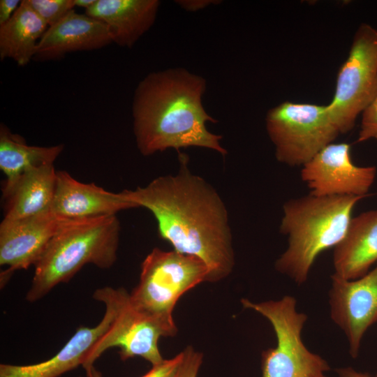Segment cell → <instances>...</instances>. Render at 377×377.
Returning a JSON list of instances; mask_svg holds the SVG:
<instances>
[{
	"instance_id": "obj_13",
	"label": "cell",
	"mask_w": 377,
	"mask_h": 377,
	"mask_svg": "<svg viewBox=\"0 0 377 377\" xmlns=\"http://www.w3.org/2000/svg\"><path fill=\"white\" fill-rule=\"evenodd\" d=\"M135 207L124 191L110 192L94 183L80 182L64 170L57 171L50 210L59 217L82 219L116 215L119 211Z\"/></svg>"
},
{
	"instance_id": "obj_5",
	"label": "cell",
	"mask_w": 377,
	"mask_h": 377,
	"mask_svg": "<svg viewBox=\"0 0 377 377\" xmlns=\"http://www.w3.org/2000/svg\"><path fill=\"white\" fill-rule=\"evenodd\" d=\"M208 276L207 266L198 257L154 248L142 263L130 302L138 311L176 327L172 312L177 302Z\"/></svg>"
},
{
	"instance_id": "obj_21",
	"label": "cell",
	"mask_w": 377,
	"mask_h": 377,
	"mask_svg": "<svg viewBox=\"0 0 377 377\" xmlns=\"http://www.w3.org/2000/svg\"><path fill=\"white\" fill-rule=\"evenodd\" d=\"M34 12L47 24L52 26L74 10V0H27Z\"/></svg>"
},
{
	"instance_id": "obj_12",
	"label": "cell",
	"mask_w": 377,
	"mask_h": 377,
	"mask_svg": "<svg viewBox=\"0 0 377 377\" xmlns=\"http://www.w3.org/2000/svg\"><path fill=\"white\" fill-rule=\"evenodd\" d=\"M50 210L20 219H3L0 224V265L3 286L12 274L37 263L47 246L68 221Z\"/></svg>"
},
{
	"instance_id": "obj_8",
	"label": "cell",
	"mask_w": 377,
	"mask_h": 377,
	"mask_svg": "<svg viewBox=\"0 0 377 377\" xmlns=\"http://www.w3.org/2000/svg\"><path fill=\"white\" fill-rule=\"evenodd\" d=\"M95 291L112 302L114 317L82 365L86 374L94 367V362L113 347L119 348L122 360L140 357L152 365L161 362L164 359L158 348V340L162 337L175 335L177 327L166 325L138 311L131 305L130 293L124 288L107 286Z\"/></svg>"
},
{
	"instance_id": "obj_26",
	"label": "cell",
	"mask_w": 377,
	"mask_h": 377,
	"mask_svg": "<svg viewBox=\"0 0 377 377\" xmlns=\"http://www.w3.org/2000/svg\"><path fill=\"white\" fill-rule=\"evenodd\" d=\"M217 2L214 0H180L176 1L182 8L188 11L199 10Z\"/></svg>"
},
{
	"instance_id": "obj_27",
	"label": "cell",
	"mask_w": 377,
	"mask_h": 377,
	"mask_svg": "<svg viewBox=\"0 0 377 377\" xmlns=\"http://www.w3.org/2000/svg\"><path fill=\"white\" fill-rule=\"evenodd\" d=\"M337 372V377H377V374L371 376L367 373L357 371L351 367L338 369Z\"/></svg>"
},
{
	"instance_id": "obj_15",
	"label": "cell",
	"mask_w": 377,
	"mask_h": 377,
	"mask_svg": "<svg viewBox=\"0 0 377 377\" xmlns=\"http://www.w3.org/2000/svg\"><path fill=\"white\" fill-rule=\"evenodd\" d=\"M112 43L109 30L103 22L73 10L47 27L38 43L34 59H59L69 52L100 49Z\"/></svg>"
},
{
	"instance_id": "obj_14",
	"label": "cell",
	"mask_w": 377,
	"mask_h": 377,
	"mask_svg": "<svg viewBox=\"0 0 377 377\" xmlns=\"http://www.w3.org/2000/svg\"><path fill=\"white\" fill-rule=\"evenodd\" d=\"M98 302L105 306L101 322L93 327H80L54 356L36 364H0V377H59L84 364L88 355L110 326L114 317V308L106 297Z\"/></svg>"
},
{
	"instance_id": "obj_16",
	"label": "cell",
	"mask_w": 377,
	"mask_h": 377,
	"mask_svg": "<svg viewBox=\"0 0 377 377\" xmlns=\"http://www.w3.org/2000/svg\"><path fill=\"white\" fill-rule=\"evenodd\" d=\"M377 261V209L353 216L342 240L334 248L333 275L358 279Z\"/></svg>"
},
{
	"instance_id": "obj_24",
	"label": "cell",
	"mask_w": 377,
	"mask_h": 377,
	"mask_svg": "<svg viewBox=\"0 0 377 377\" xmlns=\"http://www.w3.org/2000/svg\"><path fill=\"white\" fill-rule=\"evenodd\" d=\"M184 353L182 351L176 356L152 365V368L142 377H175L183 360Z\"/></svg>"
},
{
	"instance_id": "obj_18",
	"label": "cell",
	"mask_w": 377,
	"mask_h": 377,
	"mask_svg": "<svg viewBox=\"0 0 377 377\" xmlns=\"http://www.w3.org/2000/svg\"><path fill=\"white\" fill-rule=\"evenodd\" d=\"M56 181L54 164L27 170L8 191L3 194L6 201L3 219H20L50 210Z\"/></svg>"
},
{
	"instance_id": "obj_2",
	"label": "cell",
	"mask_w": 377,
	"mask_h": 377,
	"mask_svg": "<svg viewBox=\"0 0 377 377\" xmlns=\"http://www.w3.org/2000/svg\"><path fill=\"white\" fill-rule=\"evenodd\" d=\"M206 81L184 68L147 75L136 87L132 106L136 145L143 156L168 149L198 147L225 156L222 136L210 132L216 123L203 107Z\"/></svg>"
},
{
	"instance_id": "obj_9",
	"label": "cell",
	"mask_w": 377,
	"mask_h": 377,
	"mask_svg": "<svg viewBox=\"0 0 377 377\" xmlns=\"http://www.w3.org/2000/svg\"><path fill=\"white\" fill-rule=\"evenodd\" d=\"M377 89V29L362 24L341 66L327 108L340 133L350 131Z\"/></svg>"
},
{
	"instance_id": "obj_25",
	"label": "cell",
	"mask_w": 377,
	"mask_h": 377,
	"mask_svg": "<svg viewBox=\"0 0 377 377\" xmlns=\"http://www.w3.org/2000/svg\"><path fill=\"white\" fill-rule=\"evenodd\" d=\"M22 1L1 0L0 1V26L7 22L20 7Z\"/></svg>"
},
{
	"instance_id": "obj_23",
	"label": "cell",
	"mask_w": 377,
	"mask_h": 377,
	"mask_svg": "<svg viewBox=\"0 0 377 377\" xmlns=\"http://www.w3.org/2000/svg\"><path fill=\"white\" fill-rule=\"evenodd\" d=\"M183 353V360L175 377H197L202 362V354L190 346Z\"/></svg>"
},
{
	"instance_id": "obj_29",
	"label": "cell",
	"mask_w": 377,
	"mask_h": 377,
	"mask_svg": "<svg viewBox=\"0 0 377 377\" xmlns=\"http://www.w3.org/2000/svg\"><path fill=\"white\" fill-rule=\"evenodd\" d=\"M87 377H103L102 374L97 370L95 367H93L88 374H86ZM81 377V376H79Z\"/></svg>"
},
{
	"instance_id": "obj_11",
	"label": "cell",
	"mask_w": 377,
	"mask_h": 377,
	"mask_svg": "<svg viewBox=\"0 0 377 377\" xmlns=\"http://www.w3.org/2000/svg\"><path fill=\"white\" fill-rule=\"evenodd\" d=\"M329 304L332 320L345 334L350 355L357 357L365 332L377 322V265L353 280L332 274Z\"/></svg>"
},
{
	"instance_id": "obj_22",
	"label": "cell",
	"mask_w": 377,
	"mask_h": 377,
	"mask_svg": "<svg viewBox=\"0 0 377 377\" xmlns=\"http://www.w3.org/2000/svg\"><path fill=\"white\" fill-rule=\"evenodd\" d=\"M377 140V89L372 99L362 112V120L357 142Z\"/></svg>"
},
{
	"instance_id": "obj_20",
	"label": "cell",
	"mask_w": 377,
	"mask_h": 377,
	"mask_svg": "<svg viewBox=\"0 0 377 377\" xmlns=\"http://www.w3.org/2000/svg\"><path fill=\"white\" fill-rule=\"evenodd\" d=\"M64 149L63 145L51 147L29 145L4 124L0 126V169L6 176L2 195L7 193L27 170L54 164Z\"/></svg>"
},
{
	"instance_id": "obj_28",
	"label": "cell",
	"mask_w": 377,
	"mask_h": 377,
	"mask_svg": "<svg viewBox=\"0 0 377 377\" xmlns=\"http://www.w3.org/2000/svg\"><path fill=\"white\" fill-rule=\"evenodd\" d=\"M96 0H74L75 6L81 7L87 10L91 7Z\"/></svg>"
},
{
	"instance_id": "obj_3",
	"label": "cell",
	"mask_w": 377,
	"mask_h": 377,
	"mask_svg": "<svg viewBox=\"0 0 377 377\" xmlns=\"http://www.w3.org/2000/svg\"><path fill=\"white\" fill-rule=\"evenodd\" d=\"M359 196H316L293 198L283 205L280 231L287 236L286 251L276 269L296 283L306 282L317 257L343 238Z\"/></svg>"
},
{
	"instance_id": "obj_17",
	"label": "cell",
	"mask_w": 377,
	"mask_h": 377,
	"mask_svg": "<svg viewBox=\"0 0 377 377\" xmlns=\"http://www.w3.org/2000/svg\"><path fill=\"white\" fill-rule=\"evenodd\" d=\"M158 0H96L85 14L103 22L112 43L132 47L154 24Z\"/></svg>"
},
{
	"instance_id": "obj_4",
	"label": "cell",
	"mask_w": 377,
	"mask_h": 377,
	"mask_svg": "<svg viewBox=\"0 0 377 377\" xmlns=\"http://www.w3.org/2000/svg\"><path fill=\"white\" fill-rule=\"evenodd\" d=\"M119 232L116 215L68 219L35 264L27 301L40 300L58 284L69 281L87 264L111 267L117 260Z\"/></svg>"
},
{
	"instance_id": "obj_7",
	"label": "cell",
	"mask_w": 377,
	"mask_h": 377,
	"mask_svg": "<svg viewBox=\"0 0 377 377\" xmlns=\"http://www.w3.org/2000/svg\"><path fill=\"white\" fill-rule=\"evenodd\" d=\"M275 156L288 166H302L341 134L327 105L286 101L266 115Z\"/></svg>"
},
{
	"instance_id": "obj_19",
	"label": "cell",
	"mask_w": 377,
	"mask_h": 377,
	"mask_svg": "<svg viewBox=\"0 0 377 377\" xmlns=\"http://www.w3.org/2000/svg\"><path fill=\"white\" fill-rule=\"evenodd\" d=\"M47 24L27 3L22 1L13 17L0 26V58L11 59L25 66L34 59L38 43Z\"/></svg>"
},
{
	"instance_id": "obj_6",
	"label": "cell",
	"mask_w": 377,
	"mask_h": 377,
	"mask_svg": "<svg viewBox=\"0 0 377 377\" xmlns=\"http://www.w3.org/2000/svg\"><path fill=\"white\" fill-rule=\"evenodd\" d=\"M241 303L267 318L276 334V347L262 353V377H327V362L303 343L302 331L307 316L297 311L295 297L286 295L260 302L242 299Z\"/></svg>"
},
{
	"instance_id": "obj_1",
	"label": "cell",
	"mask_w": 377,
	"mask_h": 377,
	"mask_svg": "<svg viewBox=\"0 0 377 377\" xmlns=\"http://www.w3.org/2000/svg\"><path fill=\"white\" fill-rule=\"evenodd\" d=\"M179 160L175 175L158 177L144 187L124 191L137 207L153 214L159 236L173 250L202 260L209 269L207 281H219L235 266L228 211L216 191L190 171L188 156L179 152Z\"/></svg>"
},
{
	"instance_id": "obj_10",
	"label": "cell",
	"mask_w": 377,
	"mask_h": 377,
	"mask_svg": "<svg viewBox=\"0 0 377 377\" xmlns=\"http://www.w3.org/2000/svg\"><path fill=\"white\" fill-rule=\"evenodd\" d=\"M375 166H359L350 145L331 143L302 166L300 177L316 196L366 197L376 177Z\"/></svg>"
}]
</instances>
